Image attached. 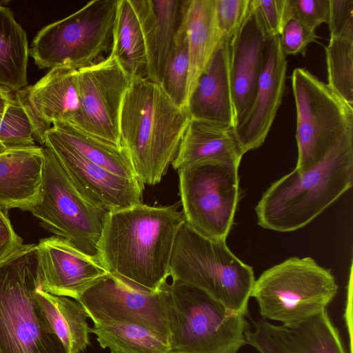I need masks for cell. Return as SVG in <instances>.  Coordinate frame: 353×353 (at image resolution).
I'll use <instances>...</instances> for the list:
<instances>
[{
	"label": "cell",
	"instance_id": "obj_1",
	"mask_svg": "<svg viewBox=\"0 0 353 353\" xmlns=\"http://www.w3.org/2000/svg\"><path fill=\"white\" fill-rule=\"evenodd\" d=\"M178 204L139 203L109 213L98 248V259L108 272L148 292L161 289L179 230L185 223Z\"/></svg>",
	"mask_w": 353,
	"mask_h": 353
},
{
	"label": "cell",
	"instance_id": "obj_2",
	"mask_svg": "<svg viewBox=\"0 0 353 353\" xmlns=\"http://www.w3.org/2000/svg\"><path fill=\"white\" fill-rule=\"evenodd\" d=\"M190 119L188 109L175 104L160 83L131 79L120 112L119 141L143 186L161 181Z\"/></svg>",
	"mask_w": 353,
	"mask_h": 353
},
{
	"label": "cell",
	"instance_id": "obj_3",
	"mask_svg": "<svg viewBox=\"0 0 353 353\" xmlns=\"http://www.w3.org/2000/svg\"><path fill=\"white\" fill-rule=\"evenodd\" d=\"M353 181V131L323 160L303 172L294 169L274 181L255 207L264 229L288 232L310 223L347 192Z\"/></svg>",
	"mask_w": 353,
	"mask_h": 353
},
{
	"label": "cell",
	"instance_id": "obj_4",
	"mask_svg": "<svg viewBox=\"0 0 353 353\" xmlns=\"http://www.w3.org/2000/svg\"><path fill=\"white\" fill-rule=\"evenodd\" d=\"M39 287L37 245L0 261V353H68L39 302Z\"/></svg>",
	"mask_w": 353,
	"mask_h": 353
},
{
	"label": "cell",
	"instance_id": "obj_5",
	"mask_svg": "<svg viewBox=\"0 0 353 353\" xmlns=\"http://www.w3.org/2000/svg\"><path fill=\"white\" fill-rule=\"evenodd\" d=\"M170 277L203 291L230 312L243 316L256 280L252 268L229 249L226 241L206 238L185 221L174 244Z\"/></svg>",
	"mask_w": 353,
	"mask_h": 353
},
{
	"label": "cell",
	"instance_id": "obj_6",
	"mask_svg": "<svg viewBox=\"0 0 353 353\" xmlns=\"http://www.w3.org/2000/svg\"><path fill=\"white\" fill-rule=\"evenodd\" d=\"M170 353H237L247 344L249 323L203 291L168 284Z\"/></svg>",
	"mask_w": 353,
	"mask_h": 353
},
{
	"label": "cell",
	"instance_id": "obj_7",
	"mask_svg": "<svg viewBox=\"0 0 353 353\" xmlns=\"http://www.w3.org/2000/svg\"><path fill=\"white\" fill-rule=\"evenodd\" d=\"M337 292L330 270L310 256H293L265 270L255 280L250 296L263 319L294 325L326 310Z\"/></svg>",
	"mask_w": 353,
	"mask_h": 353
},
{
	"label": "cell",
	"instance_id": "obj_8",
	"mask_svg": "<svg viewBox=\"0 0 353 353\" xmlns=\"http://www.w3.org/2000/svg\"><path fill=\"white\" fill-rule=\"evenodd\" d=\"M117 0H93L65 18L43 27L30 55L40 69L75 70L94 63L112 41Z\"/></svg>",
	"mask_w": 353,
	"mask_h": 353
},
{
	"label": "cell",
	"instance_id": "obj_9",
	"mask_svg": "<svg viewBox=\"0 0 353 353\" xmlns=\"http://www.w3.org/2000/svg\"><path fill=\"white\" fill-rule=\"evenodd\" d=\"M291 83L296 112L297 172L307 170L353 131V107L305 68H295Z\"/></svg>",
	"mask_w": 353,
	"mask_h": 353
},
{
	"label": "cell",
	"instance_id": "obj_10",
	"mask_svg": "<svg viewBox=\"0 0 353 353\" xmlns=\"http://www.w3.org/2000/svg\"><path fill=\"white\" fill-rule=\"evenodd\" d=\"M43 147L45 164L41 198L30 212L46 230L98 258L99 243L109 213L85 199L52 152Z\"/></svg>",
	"mask_w": 353,
	"mask_h": 353
},
{
	"label": "cell",
	"instance_id": "obj_11",
	"mask_svg": "<svg viewBox=\"0 0 353 353\" xmlns=\"http://www.w3.org/2000/svg\"><path fill=\"white\" fill-rule=\"evenodd\" d=\"M178 172L185 223L206 238L226 241L239 201V167L208 163Z\"/></svg>",
	"mask_w": 353,
	"mask_h": 353
},
{
	"label": "cell",
	"instance_id": "obj_12",
	"mask_svg": "<svg viewBox=\"0 0 353 353\" xmlns=\"http://www.w3.org/2000/svg\"><path fill=\"white\" fill-rule=\"evenodd\" d=\"M168 284L155 292H148L108 272L76 301L81 304L94 323H133L147 327L169 341Z\"/></svg>",
	"mask_w": 353,
	"mask_h": 353
},
{
	"label": "cell",
	"instance_id": "obj_13",
	"mask_svg": "<svg viewBox=\"0 0 353 353\" xmlns=\"http://www.w3.org/2000/svg\"><path fill=\"white\" fill-rule=\"evenodd\" d=\"M77 71L80 110L72 125L120 145V112L130 77L110 54Z\"/></svg>",
	"mask_w": 353,
	"mask_h": 353
},
{
	"label": "cell",
	"instance_id": "obj_14",
	"mask_svg": "<svg viewBox=\"0 0 353 353\" xmlns=\"http://www.w3.org/2000/svg\"><path fill=\"white\" fill-rule=\"evenodd\" d=\"M55 155L80 192L90 203L108 213L142 203V184L114 174L88 161L50 128L44 144Z\"/></svg>",
	"mask_w": 353,
	"mask_h": 353
},
{
	"label": "cell",
	"instance_id": "obj_15",
	"mask_svg": "<svg viewBox=\"0 0 353 353\" xmlns=\"http://www.w3.org/2000/svg\"><path fill=\"white\" fill-rule=\"evenodd\" d=\"M37 247L40 288L46 292L77 300L108 273L98 258L59 236L42 239Z\"/></svg>",
	"mask_w": 353,
	"mask_h": 353
},
{
	"label": "cell",
	"instance_id": "obj_16",
	"mask_svg": "<svg viewBox=\"0 0 353 353\" xmlns=\"http://www.w3.org/2000/svg\"><path fill=\"white\" fill-rule=\"evenodd\" d=\"M287 68L279 35L268 38L252 105L243 122L234 128L243 154L264 143L283 100Z\"/></svg>",
	"mask_w": 353,
	"mask_h": 353
},
{
	"label": "cell",
	"instance_id": "obj_17",
	"mask_svg": "<svg viewBox=\"0 0 353 353\" xmlns=\"http://www.w3.org/2000/svg\"><path fill=\"white\" fill-rule=\"evenodd\" d=\"M245 332L247 344L259 353H346L326 310L294 325L253 321Z\"/></svg>",
	"mask_w": 353,
	"mask_h": 353
},
{
	"label": "cell",
	"instance_id": "obj_18",
	"mask_svg": "<svg viewBox=\"0 0 353 353\" xmlns=\"http://www.w3.org/2000/svg\"><path fill=\"white\" fill-rule=\"evenodd\" d=\"M267 39L250 8L242 25L229 40L235 128L245 119L252 105L263 68Z\"/></svg>",
	"mask_w": 353,
	"mask_h": 353
},
{
	"label": "cell",
	"instance_id": "obj_19",
	"mask_svg": "<svg viewBox=\"0 0 353 353\" xmlns=\"http://www.w3.org/2000/svg\"><path fill=\"white\" fill-rule=\"evenodd\" d=\"M44 164L43 146L12 148L0 153V209L30 212L41 198Z\"/></svg>",
	"mask_w": 353,
	"mask_h": 353
},
{
	"label": "cell",
	"instance_id": "obj_20",
	"mask_svg": "<svg viewBox=\"0 0 353 353\" xmlns=\"http://www.w3.org/2000/svg\"><path fill=\"white\" fill-rule=\"evenodd\" d=\"M34 117L46 130L56 123L73 124L80 110L78 71L57 67L35 84L19 90Z\"/></svg>",
	"mask_w": 353,
	"mask_h": 353
},
{
	"label": "cell",
	"instance_id": "obj_21",
	"mask_svg": "<svg viewBox=\"0 0 353 353\" xmlns=\"http://www.w3.org/2000/svg\"><path fill=\"white\" fill-rule=\"evenodd\" d=\"M229 40L224 39L199 79L188 100L190 118L235 128L231 90Z\"/></svg>",
	"mask_w": 353,
	"mask_h": 353
},
{
	"label": "cell",
	"instance_id": "obj_22",
	"mask_svg": "<svg viewBox=\"0 0 353 353\" xmlns=\"http://www.w3.org/2000/svg\"><path fill=\"white\" fill-rule=\"evenodd\" d=\"M243 156L233 128L190 118L171 165L177 171L208 163L239 167Z\"/></svg>",
	"mask_w": 353,
	"mask_h": 353
},
{
	"label": "cell",
	"instance_id": "obj_23",
	"mask_svg": "<svg viewBox=\"0 0 353 353\" xmlns=\"http://www.w3.org/2000/svg\"><path fill=\"white\" fill-rule=\"evenodd\" d=\"M146 0H117L110 54L130 79L147 77Z\"/></svg>",
	"mask_w": 353,
	"mask_h": 353
},
{
	"label": "cell",
	"instance_id": "obj_24",
	"mask_svg": "<svg viewBox=\"0 0 353 353\" xmlns=\"http://www.w3.org/2000/svg\"><path fill=\"white\" fill-rule=\"evenodd\" d=\"M184 19L189 57L186 88L188 108V100L199 79L223 40L217 25L215 0H189Z\"/></svg>",
	"mask_w": 353,
	"mask_h": 353
},
{
	"label": "cell",
	"instance_id": "obj_25",
	"mask_svg": "<svg viewBox=\"0 0 353 353\" xmlns=\"http://www.w3.org/2000/svg\"><path fill=\"white\" fill-rule=\"evenodd\" d=\"M189 0H146L147 78L161 83Z\"/></svg>",
	"mask_w": 353,
	"mask_h": 353
},
{
	"label": "cell",
	"instance_id": "obj_26",
	"mask_svg": "<svg viewBox=\"0 0 353 353\" xmlns=\"http://www.w3.org/2000/svg\"><path fill=\"white\" fill-rule=\"evenodd\" d=\"M27 34L11 10L0 4V88L15 92L28 86Z\"/></svg>",
	"mask_w": 353,
	"mask_h": 353
},
{
	"label": "cell",
	"instance_id": "obj_27",
	"mask_svg": "<svg viewBox=\"0 0 353 353\" xmlns=\"http://www.w3.org/2000/svg\"><path fill=\"white\" fill-rule=\"evenodd\" d=\"M39 302L68 353H81L90 345L88 316L77 301L37 290Z\"/></svg>",
	"mask_w": 353,
	"mask_h": 353
},
{
	"label": "cell",
	"instance_id": "obj_28",
	"mask_svg": "<svg viewBox=\"0 0 353 353\" xmlns=\"http://www.w3.org/2000/svg\"><path fill=\"white\" fill-rule=\"evenodd\" d=\"M51 128L88 161L121 177L138 180L128 152L121 145L93 136L69 123H56Z\"/></svg>",
	"mask_w": 353,
	"mask_h": 353
},
{
	"label": "cell",
	"instance_id": "obj_29",
	"mask_svg": "<svg viewBox=\"0 0 353 353\" xmlns=\"http://www.w3.org/2000/svg\"><path fill=\"white\" fill-rule=\"evenodd\" d=\"M90 333L111 353H170L169 341L143 325L125 321L94 323Z\"/></svg>",
	"mask_w": 353,
	"mask_h": 353
},
{
	"label": "cell",
	"instance_id": "obj_30",
	"mask_svg": "<svg viewBox=\"0 0 353 353\" xmlns=\"http://www.w3.org/2000/svg\"><path fill=\"white\" fill-rule=\"evenodd\" d=\"M46 130L28 108L19 90L12 99L0 125V145L6 150L44 144Z\"/></svg>",
	"mask_w": 353,
	"mask_h": 353
},
{
	"label": "cell",
	"instance_id": "obj_31",
	"mask_svg": "<svg viewBox=\"0 0 353 353\" xmlns=\"http://www.w3.org/2000/svg\"><path fill=\"white\" fill-rule=\"evenodd\" d=\"M325 54L327 85L353 107V33L330 36Z\"/></svg>",
	"mask_w": 353,
	"mask_h": 353
},
{
	"label": "cell",
	"instance_id": "obj_32",
	"mask_svg": "<svg viewBox=\"0 0 353 353\" xmlns=\"http://www.w3.org/2000/svg\"><path fill=\"white\" fill-rule=\"evenodd\" d=\"M184 17L185 12L176 33L160 84L175 104L187 109L186 88L189 57Z\"/></svg>",
	"mask_w": 353,
	"mask_h": 353
},
{
	"label": "cell",
	"instance_id": "obj_33",
	"mask_svg": "<svg viewBox=\"0 0 353 353\" xmlns=\"http://www.w3.org/2000/svg\"><path fill=\"white\" fill-rule=\"evenodd\" d=\"M330 0H285V23L294 19L315 30L323 23H327Z\"/></svg>",
	"mask_w": 353,
	"mask_h": 353
},
{
	"label": "cell",
	"instance_id": "obj_34",
	"mask_svg": "<svg viewBox=\"0 0 353 353\" xmlns=\"http://www.w3.org/2000/svg\"><path fill=\"white\" fill-rule=\"evenodd\" d=\"M251 0H215L218 28L223 40L230 39L242 25Z\"/></svg>",
	"mask_w": 353,
	"mask_h": 353
},
{
	"label": "cell",
	"instance_id": "obj_35",
	"mask_svg": "<svg viewBox=\"0 0 353 353\" xmlns=\"http://www.w3.org/2000/svg\"><path fill=\"white\" fill-rule=\"evenodd\" d=\"M250 8L266 38L280 35L285 24V0H251Z\"/></svg>",
	"mask_w": 353,
	"mask_h": 353
},
{
	"label": "cell",
	"instance_id": "obj_36",
	"mask_svg": "<svg viewBox=\"0 0 353 353\" xmlns=\"http://www.w3.org/2000/svg\"><path fill=\"white\" fill-rule=\"evenodd\" d=\"M317 38L315 30L294 19L287 21L279 35L281 47L285 55L301 54L305 56L307 47Z\"/></svg>",
	"mask_w": 353,
	"mask_h": 353
},
{
	"label": "cell",
	"instance_id": "obj_37",
	"mask_svg": "<svg viewBox=\"0 0 353 353\" xmlns=\"http://www.w3.org/2000/svg\"><path fill=\"white\" fill-rule=\"evenodd\" d=\"M330 35L353 33V0H330Z\"/></svg>",
	"mask_w": 353,
	"mask_h": 353
},
{
	"label": "cell",
	"instance_id": "obj_38",
	"mask_svg": "<svg viewBox=\"0 0 353 353\" xmlns=\"http://www.w3.org/2000/svg\"><path fill=\"white\" fill-rule=\"evenodd\" d=\"M23 245V239L16 233L6 212L0 209V261Z\"/></svg>",
	"mask_w": 353,
	"mask_h": 353
},
{
	"label": "cell",
	"instance_id": "obj_39",
	"mask_svg": "<svg viewBox=\"0 0 353 353\" xmlns=\"http://www.w3.org/2000/svg\"><path fill=\"white\" fill-rule=\"evenodd\" d=\"M12 94L13 92H10L0 88V125Z\"/></svg>",
	"mask_w": 353,
	"mask_h": 353
}]
</instances>
